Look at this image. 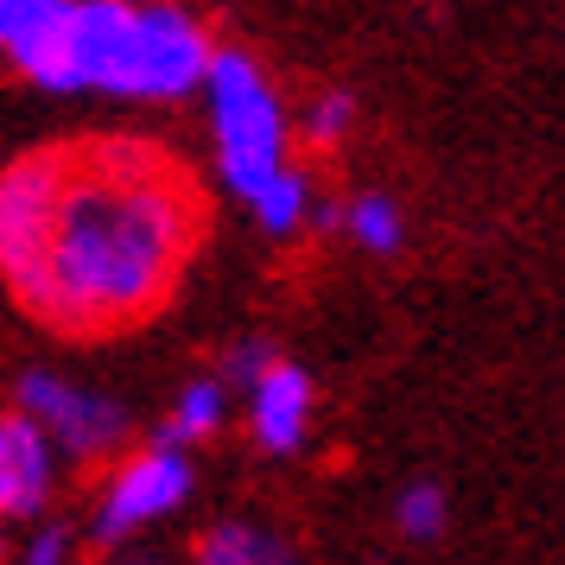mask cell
Returning a JSON list of instances; mask_svg holds the SVG:
<instances>
[{"label": "cell", "instance_id": "cell-1", "mask_svg": "<svg viewBox=\"0 0 565 565\" xmlns=\"http://www.w3.org/2000/svg\"><path fill=\"white\" fill-rule=\"evenodd\" d=\"M204 204L184 166L140 140L64 147L52 230L20 306L52 331H121L166 306L198 248Z\"/></svg>", "mask_w": 565, "mask_h": 565}, {"label": "cell", "instance_id": "cell-2", "mask_svg": "<svg viewBox=\"0 0 565 565\" xmlns=\"http://www.w3.org/2000/svg\"><path fill=\"white\" fill-rule=\"evenodd\" d=\"M198 89L210 96L216 172L235 198H255L286 166V108L274 96V83L248 52H210V71Z\"/></svg>", "mask_w": 565, "mask_h": 565}, {"label": "cell", "instance_id": "cell-3", "mask_svg": "<svg viewBox=\"0 0 565 565\" xmlns=\"http://www.w3.org/2000/svg\"><path fill=\"white\" fill-rule=\"evenodd\" d=\"M210 71V32L172 7V0H147L134 7V45H128V83L121 96H147V103H179L191 96Z\"/></svg>", "mask_w": 565, "mask_h": 565}, {"label": "cell", "instance_id": "cell-4", "mask_svg": "<svg viewBox=\"0 0 565 565\" xmlns=\"http://www.w3.org/2000/svg\"><path fill=\"white\" fill-rule=\"evenodd\" d=\"M184 495H191V458H184V445H140L128 458L115 463V477L103 489V509H96V540H128L134 527H153L166 514L184 509Z\"/></svg>", "mask_w": 565, "mask_h": 565}, {"label": "cell", "instance_id": "cell-5", "mask_svg": "<svg viewBox=\"0 0 565 565\" xmlns=\"http://www.w3.org/2000/svg\"><path fill=\"white\" fill-rule=\"evenodd\" d=\"M57 172H64V147H39V153L13 159L0 172V274L20 292L39 267L45 230H52V204H57Z\"/></svg>", "mask_w": 565, "mask_h": 565}, {"label": "cell", "instance_id": "cell-6", "mask_svg": "<svg viewBox=\"0 0 565 565\" xmlns=\"http://www.w3.org/2000/svg\"><path fill=\"white\" fill-rule=\"evenodd\" d=\"M20 413L52 438V451H71V458H103L128 438V413L108 394L64 382V375H39V369L20 382Z\"/></svg>", "mask_w": 565, "mask_h": 565}, {"label": "cell", "instance_id": "cell-7", "mask_svg": "<svg viewBox=\"0 0 565 565\" xmlns=\"http://www.w3.org/2000/svg\"><path fill=\"white\" fill-rule=\"evenodd\" d=\"M0 57L32 89L71 96V0H0Z\"/></svg>", "mask_w": 565, "mask_h": 565}, {"label": "cell", "instance_id": "cell-8", "mask_svg": "<svg viewBox=\"0 0 565 565\" xmlns=\"http://www.w3.org/2000/svg\"><path fill=\"white\" fill-rule=\"evenodd\" d=\"M134 45V0H71V89L121 96Z\"/></svg>", "mask_w": 565, "mask_h": 565}, {"label": "cell", "instance_id": "cell-9", "mask_svg": "<svg viewBox=\"0 0 565 565\" xmlns=\"http://www.w3.org/2000/svg\"><path fill=\"white\" fill-rule=\"evenodd\" d=\"M57 483L52 438L32 426L26 413H0V521H32L45 514Z\"/></svg>", "mask_w": 565, "mask_h": 565}, {"label": "cell", "instance_id": "cell-10", "mask_svg": "<svg viewBox=\"0 0 565 565\" xmlns=\"http://www.w3.org/2000/svg\"><path fill=\"white\" fill-rule=\"evenodd\" d=\"M248 426H255V445L260 451H299L311 433V375L299 362H267L255 382H248Z\"/></svg>", "mask_w": 565, "mask_h": 565}, {"label": "cell", "instance_id": "cell-11", "mask_svg": "<svg viewBox=\"0 0 565 565\" xmlns=\"http://www.w3.org/2000/svg\"><path fill=\"white\" fill-rule=\"evenodd\" d=\"M311 204H318V184H311V172H299V166H280V172L248 198V210H255V223L267 235H299Z\"/></svg>", "mask_w": 565, "mask_h": 565}, {"label": "cell", "instance_id": "cell-12", "mask_svg": "<svg viewBox=\"0 0 565 565\" xmlns=\"http://www.w3.org/2000/svg\"><path fill=\"white\" fill-rule=\"evenodd\" d=\"M223 419H230V387L216 382V375H198V382L179 387V401H172V419H166V445H191V438H216L223 433Z\"/></svg>", "mask_w": 565, "mask_h": 565}, {"label": "cell", "instance_id": "cell-13", "mask_svg": "<svg viewBox=\"0 0 565 565\" xmlns=\"http://www.w3.org/2000/svg\"><path fill=\"white\" fill-rule=\"evenodd\" d=\"M191 565H292L280 540L267 534V527H248V521H223V527H210L198 540V553Z\"/></svg>", "mask_w": 565, "mask_h": 565}, {"label": "cell", "instance_id": "cell-14", "mask_svg": "<svg viewBox=\"0 0 565 565\" xmlns=\"http://www.w3.org/2000/svg\"><path fill=\"white\" fill-rule=\"evenodd\" d=\"M343 230H350V242L369 248V255H394V248L407 242V216H401V204H394L387 191H362V198L343 204Z\"/></svg>", "mask_w": 565, "mask_h": 565}, {"label": "cell", "instance_id": "cell-15", "mask_svg": "<svg viewBox=\"0 0 565 565\" xmlns=\"http://www.w3.org/2000/svg\"><path fill=\"white\" fill-rule=\"evenodd\" d=\"M445 521H451V502H445V489L438 483L401 489V502H394V527H401L407 540H438L445 534Z\"/></svg>", "mask_w": 565, "mask_h": 565}, {"label": "cell", "instance_id": "cell-16", "mask_svg": "<svg viewBox=\"0 0 565 565\" xmlns=\"http://www.w3.org/2000/svg\"><path fill=\"white\" fill-rule=\"evenodd\" d=\"M350 128H356V103H350V89H324V96L306 108V140L311 147H337Z\"/></svg>", "mask_w": 565, "mask_h": 565}, {"label": "cell", "instance_id": "cell-17", "mask_svg": "<svg viewBox=\"0 0 565 565\" xmlns=\"http://www.w3.org/2000/svg\"><path fill=\"white\" fill-rule=\"evenodd\" d=\"M267 362H274V350H267L260 337H255V343H235V350H230V362H223V375H216V382H223V387H248V382L260 375V369H267Z\"/></svg>", "mask_w": 565, "mask_h": 565}, {"label": "cell", "instance_id": "cell-18", "mask_svg": "<svg viewBox=\"0 0 565 565\" xmlns=\"http://www.w3.org/2000/svg\"><path fill=\"white\" fill-rule=\"evenodd\" d=\"M71 553H77L71 527H39L26 540V565H71Z\"/></svg>", "mask_w": 565, "mask_h": 565}, {"label": "cell", "instance_id": "cell-19", "mask_svg": "<svg viewBox=\"0 0 565 565\" xmlns=\"http://www.w3.org/2000/svg\"><path fill=\"white\" fill-rule=\"evenodd\" d=\"M0 559H7V527H0Z\"/></svg>", "mask_w": 565, "mask_h": 565}]
</instances>
